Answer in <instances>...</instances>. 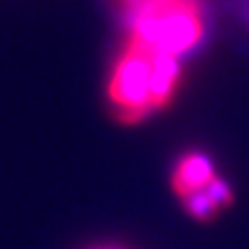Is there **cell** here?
I'll return each instance as SVG.
<instances>
[{"mask_svg":"<svg viewBox=\"0 0 249 249\" xmlns=\"http://www.w3.org/2000/svg\"><path fill=\"white\" fill-rule=\"evenodd\" d=\"M183 83L181 58L154 50L127 36L106 81V98L114 119L137 124L173 104Z\"/></svg>","mask_w":249,"mask_h":249,"instance_id":"6da1fadb","label":"cell"},{"mask_svg":"<svg viewBox=\"0 0 249 249\" xmlns=\"http://www.w3.org/2000/svg\"><path fill=\"white\" fill-rule=\"evenodd\" d=\"M127 36L154 50L183 54L197 48L206 36L201 0H116Z\"/></svg>","mask_w":249,"mask_h":249,"instance_id":"7a4b0ae2","label":"cell"},{"mask_svg":"<svg viewBox=\"0 0 249 249\" xmlns=\"http://www.w3.org/2000/svg\"><path fill=\"white\" fill-rule=\"evenodd\" d=\"M216 177L218 175L214 170L212 160L206 154L189 152L177 162L173 175H170V189L178 199H185L204 191Z\"/></svg>","mask_w":249,"mask_h":249,"instance_id":"3957f363","label":"cell"},{"mask_svg":"<svg viewBox=\"0 0 249 249\" xmlns=\"http://www.w3.org/2000/svg\"><path fill=\"white\" fill-rule=\"evenodd\" d=\"M181 206L185 212L197 222H210V220H214V218H218V214L222 212L216 201L206 193V189L196 193V196L181 199Z\"/></svg>","mask_w":249,"mask_h":249,"instance_id":"277c9868","label":"cell"},{"mask_svg":"<svg viewBox=\"0 0 249 249\" xmlns=\"http://www.w3.org/2000/svg\"><path fill=\"white\" fill-rule=\"evenodd\" d=\"M206 193L216 201L220 210L231 208V206H232V201H235V193H232L231 185L224 181V178H220V177H216L214 181L206 187Z\"/></svg>","mask_w":249,"mask_h":249,"instance_id":"5b68a950","label":"cell"},{"mask_svg":"<svg viewBox=\"0 0 249 249\" xmlns=\"http://www.w3.org/2000/svg\"><path fill=\"white\" fill-rule=\"evenodd\" d=\"M102 249H114V247H102Z\"/></svg>","mask_w":249,"mask_h":249,"instance_id":"8992f818","label":"cell"}]
</instances>
